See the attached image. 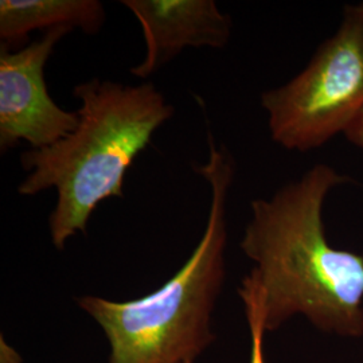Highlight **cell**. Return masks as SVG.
Instances as JSON below:
<instances>
[{
	"mask_svg": "<svg viewBox=\"0 0 363 363\" xmlns=\"http://www.w3.org/2000/svg\"><path fill=\"white\" fill-rule=\"evenodd\" d=\"M350 182L315 164L269 198L250 202L240 249L255 267L238 295L253 349L295 316L325 334L363 337V255L333 247L323 220L327 195Z\"/></svg>",
	"mask_w": 363,
	"mask_h": 363,
	"instance_id": "1",
	"label": "cell"
},
{
	"mask_svg": "<svg viewBox=\"0 0 363 363\" xmlns=\"http://www.w3.org/2000/svg\"><path fill=\"white\" fill-rule=\"evenodd\" d=\"M78 125L50 147L21 155L23 196L54 189L49 216L52 244L64 250L76 234L86 233L91 214L106 199L124 198V182L136 157L175 109L152 82L125 85L91 78L74 86Z\"/></svg>",
	"mask_w": 363,
	"mask_h": 363,
	"instance_id": "2",
	"label": "cell"
},
{
	"mask_svg": "<svg viewBox=\"0 0 363 363\" xmlns=\"http://www.w3.org/2000/svg\"><path fill=\"white\" fill-rule=\"evenodd\" d=\"M208 148V160L195 166L210 189L208 220L181 269L142 298H76L78 308L104 333L108 363H196L216 340L213 318L226 279L228 199L235 162L211 130Z\"/></svg>",
	"mask_w": 363,
	"mask_h": 363,
	"instance_id": "3",
	"label": "cell"
},
{
	"mask_svg": "<svg viewBox=\"0 0 363 363\" xmlns=\"http://www.w3.org/2000/svg\"><path fill=\"white\" fill-rule=\"evenodd\" d=\"M273 142L307 152L349 130L363 111V1L343 9L337 33L286 84L262 91Z\"/></svg>",
	"mask_w": 363,
	"mask_h": 363,
	"instance_id": "4",
	"label": "cell"
},
{
	"mask_svg": "<svg viewBox=\"0 0 363 363\" xmlns=\"http://www.w3.org/2000/svg\"><path fill=\"white\" fill-rule=\"evenodd\" d=\"M73 30L58 27L26 48L0 52V150L26 142L31 150L50 147L77 128V111H65L49 94L45 66L55 45Z\"/></svg>",
	"mask_w": 363,
	"mask_h": 363,
	"instance_id": "5",
	"label": "cell"
},
{
	"mask_svg": "<svg viewBox=\"0 0 363 363\" xmlns=\"http://www.w3.org/2000/svg\"><path fill=\"white\" fill-rule=\"evenodd\" d=\"M138 19L145 55L130 73L145 79L184 49H223L232 38L230 15L214 0H121Z\"/></svg>",
	"mask_w": 363,
	"mask_h": 363,
	"instance_id": "6",
	"label": "cell"
},
{
	"mask_svg": "<svg viewBox=\"0 0 363 363\" xmlns=\"http://www.w3.org/2000/svg\"><path fill=\"white\" fill-rule=\"evenodd\" d=\"M105 19L104 4L99 0H1L0 39L16 45L33 31L58 27L93 35L104 27Z\"/></svg>",
	"mask_w": 363,
	"mask_h": 363,
	"instance_id": "7",
	"label": "cell"
},
{
	"mask_svg": "<svg viewBox=\"0 0 363 363\" xmlns=\"http://www.w3.org/2000/svg\"><path fill=\"white\" fill-rule=\"evenodd\" d=\"M345 136L352 145L363 150V111L362 113L357 117V120L349 127V130L345 132Z\"/></svg>",
	"mask_w": 363,
	"mask_h": 363,
	"instance_id": "8",
	"label": "cell"
},
{
	"mask_svg": "<svg viewBox=\"0 0 363 363\" xmlns=\"http://www.w3.org/2000/svg\"><path fill=\"white\" fill-rule=\"evenodd\" d=\"M0 363H22L19 354L13 350L3 337L0 339Z\"/></svg>",
	"mask_w": 363,
	"mask_h": 363,
	"instance_id": "9",
	"label": "cell"
}]
</instances>
